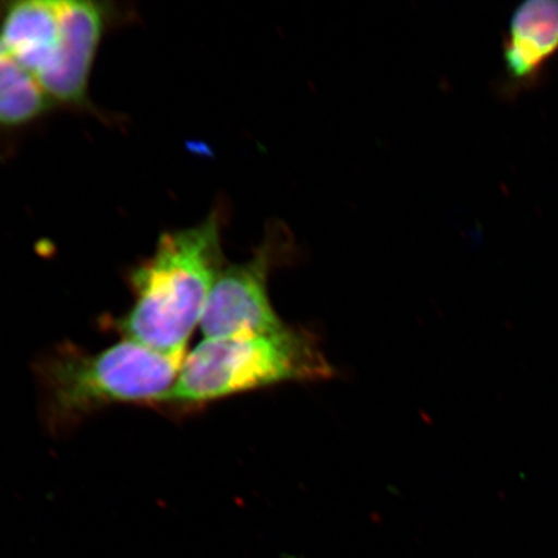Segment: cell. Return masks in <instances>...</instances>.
<instances>
[{"label":"cell","mask_w":558,"mask_h":558,"mask_svg":"<svg viewBox=\"0 0 558 558\" xmlns=\"http://www.w3.org/2000/svg\"><path fill=\"white\" fill-rule=\"evenodd\" d=\"M221 215L160 236L155 254L132 274L135 304L120 320L125 338L185 357L209 292L222 270Z\"/></svg>","instance_id":"obj_1"},{"label":"cell","mask_w":558,"mask_h":558,"mask_svg":"<svg viewBox=\"0 0 558 558\" xmlns=\"http://www.w3.org/2000/svg\"><path fill=\"white\" fill-rule=\"evenodd\" d=\"M332 367L305 331L205 339L186 355L162 402L201 404L289 381L329 379Z\"/></svg>","instance_id":"obj_2"},{"label":"cell","mask_w":558,"mask_h":558,"mask_svg":"<svg viewBox=\"0 0 558 558\" xmlns=\"http://www.w3.org/2000/svg\"><path fill=\"white\" fill-rule=\"evenodd\" d=\"M185 357L128 339L100 353L54 360L46 379L62 414H80L108 403H159L177 383Z\"/></svg>","instance_id":"obj_3"},{"label":"cell","mask_w":558,"mask_h":558,"mask_svg":"<svg viewBox=\"0 0 558 558\" xmlns=\"http://www.w3.org/2000/svg\"><path fill=\"white\" fill-rule=\"evenodd\" d=\"M292 251L290 230L277 222L248 262L222 268L201 319L205 339L274 332L286 326L271 306L268 282L270 271L290 259Z\"/></svg>","instance_id":"obj_4"},{"label":"cell","mask_w":558,"mask_h":558,"mask_svg":"<svg viewBox=\"0 0 558 558\" xmlns=\"http://www.w3.org/2000/svg\"><path fill=\"white\" fill-rule=\"evenodd\" d=\"M59 52L50 72L39 83L51 101L82 104L105 29V10L101 4L86 0H59Z\"/></svg>","instance_id":"obj_5"},{"label":"cell","mask_w":558,"mask_h":558,"mask_svg":"<svg viewBox=\"0 0 558 558\" xmlns=\"http://www.w3.org/2000/svg\"><path fill=\"white\" fill-rule=\"evenodd\" d=\"M558 51V0H526L509 19L504 60L509 83L535 82Z\"/></svg>","instance_id":"obj_6"},{"label":"cell","mask_w":558,"mask_h":558,"mask_svg":"<svg viewBox=\"0 0 558 558\" xmlns=\"http://www.w3.org/2000/svg\"><path fill=\"white\" fill-rule=\"evenodd\" d=\"M5 50L38 81L50 72L61 39L59 0H25L5 11L0 26Z\"/></svg>","instance_id":"obj_7"},{"label":"cell","mask_w":558,"mask_h":558,"mask_svg":"<svg viewBox=\"0 0 558 558\" xmlns=\"http://www.w3.org/2000/svg\"><path fill=\"white\" fill-rule=\"evenodd\" d=\"M50 104V96L31 72L11 54L0 59V125L29 123Z\"/></svg>","instance_id":"obj_8"},{"label":"cell","mask_w":558,"mask_h":558,"mask_svg":"<svg viewBox=\"0 0 558 558\" xmlns=\"http://www.w3.org/2000/svg\"><path fill=\"white\" fill-rule=\"evenodd\" d=\"M10 54L9 51L5 50L2 38H0V59L4 58V56Z\"/></svg>","instance_id":"obj_9"}]
</instances>
